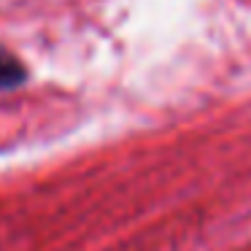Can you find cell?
<instances>
[{
    "label": "cell",
    "mask_w": 251,
    "mask_h": 251,
    "mask_svg": "<svg viewBox=\"0 0 251 251\" xmlns=\"http://www.w3.org/2000/svg\"><path fill=\"white\" fill-rule=\"evenodd\" d=\"M27 81V68L14 54L8 46L0 44V92L3 89H17Z\"/></svg>",
    "instance_id": "1"
}]
</instances>
